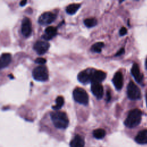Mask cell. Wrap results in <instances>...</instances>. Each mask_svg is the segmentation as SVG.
<instances>
[{
	"label": "cell",
	"instance_id": "cell-1",
	"mask_svg": "<svg viewBox=\"0 0 147 147\" xmlns=\"http://www.w3.org/2000/svg\"><path fill=\"white\" fill-rule=\"evenodd\" d=\"M69 119L65 112L54 111L50 113L49 122H44L42 131L58 141H65V131L69 126Z\"/></svg>",
	"mask_w": 147,
	"mask_h": 147
},
{
	"label": "cell",
	"instance_id": "cell-2",
	"mask_svg": "<svg viewBox=\"0 0 147 147\" xmlns=\"http://www.w3.org/2000/svg\"><path fill=\"white\" fill-rule=\"evenodd\" d=\"M90 138L83 131H75L69 141V147H94Z\"/></svg>",
	"mask_w": 147,
	"mask_h": 147
},
{
	"label": "cell",
	"instance_id": "cell-3",
	"mask_svg": "<svg viewBox=\"0 0 147 147\" xmlns=\"http://www.w3.org/2000/svg\"><path fill=\"white\" fill-rule=\"evenodd\" d=\"M142 112L138 109L131 110L129 111L124 121V125L128 128H134L137 126L141 122Z\"/></svg>",
	"mask_w": 147,
	"mask_h": 147
},
{
	"label": "cell",
	"instance_id": "cell-4",
	"mask_svg": "<svg viewBox=\"0 0 147 147\" xmlns=\"http://www.w3.org/2000/svg\"><path fill=\"white\" fill-rule=\"evenodd\" d=\"M33 78L37 81L45 82L48 79V71L47 67L41 65L36 67L32 71Z\"/></svg>",
	"mask_w": 147,
	"mask_h": 147
},
{
	"label": "cell",
	"instance_id": "cell-5",
	"mask_svg": "<svg viewBox=\"0 0 147 147\" xmlns=\"http://www.w3.org/2000/svg\"><path fill=\"white\" fill-rule=\"evenodd\" d=\"M73 97L76 102L81 105H87L88 103V95L82 88H75L73 91Z\"/></svg>",
	"mask_w": 147,
	"mask_h": 147
},
{
	"label": "cell",
	"instance_id": "cell-6",
	"mask_svg": "<svg viewBox=\"0 0 147 147\" xmlns=\"http://www.w3.org/2000/svg\"><path fill=\"white\" fill-rule=\"evenodd\" d=\"M127 95L128 98L131 100L138 99L141 97L139 88L132 81H130L127 85Z\"/></svg>",
	"mask_w": 147,
	"mask_h": 147
},
{
	"label": "cell",
	"instance_id": "cell-7",
	"mask_svg": "<svg viewBox=\"0 0 147 147\" xmlns=\"http://www.w3.org/2000/svg\"><path fill=\"white\" fill-rule=\"evenodd\" d=\"M94 69V68H88L80 72L78 75V80L83 84L91 83L92 75Z\"/></svg>",
	"mask_w": 147,
	"mask_h": 147
},
{
	"label": "cell",
	"instance_id": "cell-8",
	"mask_svg": "<svg viewBox=\"0 0 147 147\" xmlns=\"http://www.w3.org/2000/svg\"><path fill=\"white\" fill-rule=\"evenodd\" d=\"M56 18V15L51 11L42 13L38 19V22L41 25H46L53 22Z\"/></svg>",
	"mask_w": 147,
	"mask_h": 147
},
{
	"label": "cell",
	"instance_id": "cell-9",
	"mask_svg": "<svg viewBox=\"0 0 147 147\" xmlns=\"http://www.w3.org/2000/svg\"><path fill=\"white\" fill-rule=\"evenodd\" d=\"M49 47L50 44L47 41H38L34 44L33 49L37 53V54L41 55L46 53Z\"/></svg>",
	"mask_w": 147,
	"mask_h": 147
},
{
	"label": "cell",
	"instance_id": "cell-10",
	"mask_svg": "<svg viewBox=\"0 0 147 147\" xmlns=\"http://www.w3.org/2000/svg\"><path fill=\"white\" fill-rule=\"evenodd\" d=\"M21 32L25 37H28L32 33V24L29 18L25 17L22 20L21 24Z\"/></svg>",
	"mask_w": 147,
	"mask_h": 147
},
{
	"label": "cell",
	"instance_id": "cell-11",
	"mask_svg": "<svg viewBox=\"0 0 147 147\" xmlns=\"http://www.w3.org/2000/svg\"><path fill=\"white\" fill-rule=\"evenodd\" d=\"M106 77V74L99 70L94 69L91 78V83H100L105 80Z\"/></svg>",
	"mask_w": 147,
	"mask_h": 147
},
{
	"label": "cell",
	"instance_id": "cell-12",
	"mask_svg": "<svg viewBox=\"0 0 147 147\" xmlns=\"http://www.w3.org/2000/svg\"><path fill=\"white\" fill-rule=\"evenodd\" d=\"M91 91L98 99H100L103 95V87L100 83H92Z\"/></svg>",
	"mask_w": 147,
	"mask_h": 147
},
{
	"label": "cell",
	"instance_id": "cell-13",
	"mask_svg": "<svg viewBox=\"0 0 147 147\" xmlns=\"http://www.w3.org/2000/svg\"><path fill=\"white\" fill-rule=\"evenodd\" d=\"M112 82L117 90H121L122 88L123 84V77L122 72L120 71L117 72L113 76Z\"/></svg>",
	"mask_w": 147,
	"mask_h": 147
},
{
	"label": "cell",
	"instance_id": "cell-14",
	"mask_svg": "<svg viewBox=\"0 0 147 147\" xmlns=\"http://www.w3.org/2000/svg\"><path fill=\"white\" fill-rule=\"evenodd\" d=\"M131 73L137 83H141L142 82L144 76L141 73L139 67L137 63L133 64L131 69Z\"/></svg>",
	"mask_w": 147,
	"mask_h": 147
},
{
	"label": "cell",
	"instance_id": "cell-15",
	"mask_svg": "<svg viewBox=\"0 0 147 147\" xmlns=\"http://www.w3.org/2000/svg\"><path fill=\"white\" fill-rule=\"evenodd\" d=\"M107 136V132L103 128L99 127L95 129L91 133V137L97 140H103Z\"/></svg>",
	"mask_w": 147,
	"mask_h": 147
},
{
	"label": "cell",
	"instance_id": "cell-16",
	"mask_svg": "<svg viewBox=\"0 0 147 147\" xmlns=\"http://www.w3.org/2000/svg\"><path fill=\"white\" fill-rule=\"evenodd\" d=\"M57 33V28L53 26H48L45 30L44 33L42 35V38L46 40H49L56 36Z\"/></svg>",
	"mask_w": 147,
	"mask_h": 147
},
{
	"label": "cell",
	"instance_id": "cell-17",
	"mask_svg": "<svg viewBox=\"0 0 147 147\" xmlns=\"http://www.w3.org/2000/svg\"><path fill=\"white\" fill-rule=\"evenodd\" d=\"M134 140L139 144L142 145L147 144V129L139 131L136 135Z\"/></svg>",
	"mask_w": 147,
	"mask_h": 147
},
{
	"label": "cell",
	"instance_id": "cell-18",
	"mask_svg": "<svg viewBox=\"0 0 147 147\" xmlns=\"http://www.w3.org/2000/svg\"><path fill=\"white\" fill-rule=\"evenodd\" d=\"M11 61V56L10 53H2L1 56L0 60V68L3 69L9 65Z\"/></svg>",
	"mask_w": 147,
	"mask_h": 147
},
{
	"label": "cell",
	"instance_id": "cell-19",
	"mask_svg": "<svg viewBox=\"0 0 147 147\" xmlns=\"http://www.w3.org/2000/svg\"><path fill=\"white\" fill-rule=\"evenodd\" d=\"M80 4L72 3L66 7V12L69 14H74L80 8Z\"/></svg>",
	"mask_w": 147,
	"mask_h": 147
},
{
	"label": "cell",
	"instance_id": "cell-20",
	"mask_svg": "<svg viewBox=\"0 0 147 147\" xmlns=\"http://www.w3.org/2000/svg\"><path fill=\"white\" fill-rule=\"evenodd\" d=\"M55 102H56V105L52 106V109L55 111H57L58 110L60 109L61 107L63 106L64 103V98L61 96H59L56 98Z\"/></svg>",
	"mask_w": 147,
	"mask_h": 147
},
{
	"label": "cell",
	"instance_id": "cell-21",
	"mask_svg": "<svg viewBox=\"0 0 147 147\" xmlns=\"http://www.w3.org/2000/svg\"><path fill=\"white\" fill-rule=\"evenodd\" d=\"M105 44L103 42H98L93 44L91 47V50L96 53H100L102 51V48L104 47Z\"/></svg>",
	"mask_w": 147,
	"mask_h": 147
},
{
	"label": "cell",
	"instance_id": "cell-22",
	"mask_svg": "<svg viewBox=\"0 0 147 147\" xmlns=\"http://www.w3.org/2000/svg\"><path fill=\"white\" fill-rule=\"evenodd\" d=\"M84 25L88 28H92L97 24V20L95 18H86L84 20Z\"/></svg>",
	"mask_w": 147,
	"mask_h": 147
},
{
	"label": "cell",
	"instance_id": "cell-23",
	"mask_svg": "<svg viewBox=\"0 0 147 147\" xmlns=\"http://www.w3.org/2000/svg\"><path fill=\"white\" fill-rule=\"evenodd\" d=\"M34 62L37 64L42 65L47 62V60L42 57H38V58L36 59V60H34Z\"/></svg>",
	"mask_w": 147,
	"mask_h": 147
},
{
	"label": "cell",
	"instance_id": "cell-24",
	"mask_svg": "<svg viewBox=\"0 0 147 147\" xmlns=\"http://www.w3.org/2000/svg\"><path fill=\"white\" fill-rule=\"evenodd\" d=\"M127 33V29L125 27H122L119 30L120 36H124Z\"/></svg>",
	"mask_w": 147,
	"mask_h": 147
},
{
	"label": "cell",
	"instance_id": "cell-25",
	"mask_svg": "<svg viewBox=\"0 0 147 147\" xmlns=\"http://www.w3.org/2000/svg\"><path fill=\"white\" fill-rule=\"evenodd\" d=\"M125 52V49H124V48H121V49H120L117 52V53L115 55V56H120V55H122L123 53Z\"/></svg>",
	"mask_w": 147,
	"mask_h": 147
},
{
	"label": "cell",
	"instance_id": "cell-26",
	"mask_svg": "<svg viewBox=\"0 0 147 147\" xmlns=\"http://www.w3.org/2000/svg\"><path fill=\"white\" fill-rule=\"evenodd\" d=\"M111 96L110 92L109 91H107V92H106V101L107 102H110V100H111Z\"/></svg>",
	"mask_w": 147,
	"mask_h": 147
},
{
	"label": "cell",
	"instance_id": "cell-27",
	"mask_svg": "<svg viewBox=\"0 0 147 147\" xmlns=\"http://www.w3.org/2000/svg\"><path fill=\"white\" fill-rule=\"evenodd\" d=\"M26 2H27V1H21V2H20V6H25V5H26Z\"/></svg>",
	"mask_w": 147,
	"mask_h": 147
},
{
	"label": "cell",
	"instance_id": "cell-28",
	"mask_svg": "<svg viewBox=\"0 0 147 147\" xmlns=\"http://www.w3.org/2000/svg\"><path fill=\"white\" fill-rule=\"evenodd\" d=\"M9 77L10 78V79H14V77H13V76L11 74L9 75Z\"/></svg>",
	"mask_w": 147,
	"mask_h": 147
},
{
	"label": "cell",
	"instance_id": "cell-29",
	"mask_svg": "<svg viewBox=\"0 0 147 147\" xmlns=\"http://www.w3.org/2000/svg\"><path fill=\"white\" fill-rule=\"evenodd\" d=\"M145 67H146V68L147 69V59H146V60L145 61Z\"/></svg>",
	"mask_w": 147,
	"mask_h": 147
},
{
	"label": "cell",
	"instance_id": "cell-30",
	"mask_svg": "<svg viewBox=\"0 0 147 147\" xmlns=\"http://www.w3.org/2000/svg\"><path fill=\"white\" fill-rule=\"evenodd\" d=\"M146 105H147V94H146Z\"/></svg>",
	"mask_w": 147,
	"mask_h": 147
},
{
	"label": "cell",
	"instance_id": "cell-31",
	"mask_svg": "<svg viewBox=\"0 0 147 147\" xmlns=\"http://www.w3.org/2000/svg\"><path fill=\"white\" fill-rule=\"evenodd\" d=\"M99 147H105V146H99Z\"/></svg>",
	"mask_w": 147,
	"mask_h": 147
}]
</instances>
